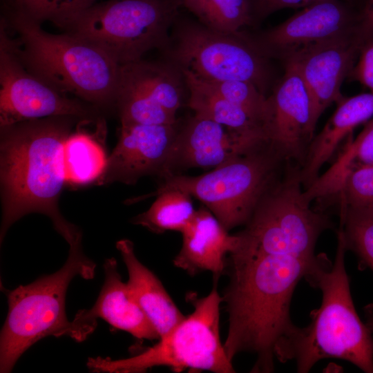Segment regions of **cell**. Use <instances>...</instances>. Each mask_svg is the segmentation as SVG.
<instances>
[{"instance_id":"obj_10","label":"cell","mask_w":373,"mask_h":373,"mask_svg":"<svg viewBox=\"0 0 373 373\" xmlns=\"http://www.w3.org/2000/svg\"><path fill=\"white\" fill-rule=\"evenodd\" d=\"M299 169L290 167L285 178L264 195L245 228L236 233L240 245L299 257L316 255L318 238L334 224L304 201Z\"/></svg>"},{"instance_id":"obj_27","label":"cell","mask_w":373,"mask_h":373,"mask_svg":"<svg viewBox=\"0 0 373 373\" xmlns=\"http://www.w3.org/2000/svg\"><path fill=\"white\" fill-rule=\"evenodd\" d=\"M373 164V119L352 142H349L334 164L315 182L323 195L338 193L347 176L355 169Z\"/></svg>"},{"instance_id":"obj_34","label":"cell","mask_w":373,"mask_h":373,"mask_svg":"<svg viewBox=\"0 0 373 373\" xmlns=\"http://www.w3.org/2000/svg\"><path fill=\"white\" fill-rule=\"evenodd\" d=\"M355 32L363 44L373 38V0H366L364 7L357 17Z\"/></svg>"},{"instance_id":"obj_33","label":"cell","mask_w":373,"mask_h":373,"mask_svg":"<svg viewBox=\"0 0 373 373\" xmlns=\"http://www.w3.org/2000/svg\"><path fill=\"white\" fill-rule=\"evenodd\" d=\"M366 41L359 60L350 75L373 93V38Z\"/></svg>"},{"instance_id":"obj_2","label":"cell","mask_w":373,"mask_h":373,"mask_svg":"<svg viewBox=\"0 0 373 373\" xmlns=\"http://www.w3.org/2000/svg\"><path fill=\"white\" fill-rule=\"evenodd\" d=\"M82 122H88L56 116L0 127L1 244L14 223L34 213L48 216L69 245L82 238L59 208L66 184L64 144Z\"/></svg>"},{"instance_id":"obj_22","label":"cell","mask_w":373,"mask_h":373,"mask_svg":"<svg viewBox=\"0 0 373 373\" xmlns=\"http://www.w3.org/2000/svg\"><path fill=\"white\" fill-rule=\"evenodd\" d=\"M122 70L156 104L176 115L186 93L182 70L170 61L143 59L121 65Z\"/></svg>"},{"instance_id":"obj_16","label":"cell","mask_w":373,"mask_h":373,"mask_svg":"<svg viewBox=\"0 0 373 373\" xmlns=\"http://www.w3.org/2000/svg\"><path fill=\"white\" fill-rule=\"evenodd\" d=\"M265 144L262 138L236 133L194 114L179 128L163 177L175 168H216Z\"/></svg>"},{"instance_id":"obj_17","label":"cell","mask_w":373,"mask_h":373,"mask_svg":"<svg viewBox=\"0 0 373 373\" xmlns=\"http://www.w3.org/2000/svg\"><path fill=\"white\" fill-rule=\"evenodd\" d=\"M104 282L99 295L89 309L79 310L72 321L73 339L84 341L95 329L96 319L102 318L113 327L127 332L135 338L160 339V336L124 283L114 258L104 261Z\"/></svg>"},{"instance_id":"obj_1","label":"cell","mask_w":373,"mask_h":373,"mask_svg":"<svg viewBox=\"0 0 373 373\" xmlns=\"http://www.w3.org/2000/svg\"><path fill=\"white\" fill-rule=\"evenodd\" d=\"M270 253L236 243L226 258L228 283L221 295L228 315L224 343L231 361L256 356L251 372L274 370V347L293 324L290 305L299 281L316 259Z\"/></svg>"},{"instance_id":"obj_31","label":"cell","mask_w":373,"mask_h":373,"mask_svg":"<svg viewBox=\"0 0 373 373\" xmlns=\"http://www.w3.org/2000/svg\"><path fill=\"white\" fill-rule=\"evenodd\" d=\"M338 194L341 201L340 213L347 207L373 211V164L351 172Z\"/></svg>"},{"instance_id":"obj_19","label":"cell","mask_w":373,"mask_h":373,"mask_svg":"<svg viewBox=\"0 0 373 373\" xmlns=\"http://www.w3.org/2000/svg\"><path fill=\"white\" fill-rule=\"evenodd\" d=\"M322 131L308 147L299 176L305 190L319 176V171L341 142L360 124L373 116V93L343 97Z\"/></svg>"},{"instance_id":"obj_4","label":"cell","mask_w":373,"mask_h":373,"mask_svg":"<svg viewBox=\"0 0 373 373\" xmlns=\"http://www.w3.org/2000/svg\"><path fill=\"white\" fill-rule=\"evenodd\" d=\"M1 21L30 72L98 108L115 106L121 65L99 45L70 32H48L40 23L8 9Z\"/></svg>"},{"instance_id":"obj_18","label":"cell","mask_w":373,"mask_h":373,"mask_svg":"<svg viewBox=\"0 0 373 373\" xmlns=\"http://www.w3.org/2000/svg\"><path fill=\"white\" fill-rule=\"evenodd\" d=\"M228 231L207 207L195 210L181 232L182 245L173 265L191 276L210 271L218 280L224 274L227 256L236 242V235Z\"/></svg>"},{"instance_id":"obj_14","label":"cell","mask_w":373,"mask_h":373,"mask_svg":"<svg viewBox=\"0 0 373 373\" xmlns=\"http://www.w3.org/2000/svg\"><path fill=\"white\" fill-rule=\"evenodd\" d=\"M173 124H121L117 143L95 184L136 183L143 176L163 177L179 131Z\"/></svg>"},{"instance_id":"obj_6","label":"cell","mask_w":373,"mask_h":373,"mask_svg":"<svg viewBox=\"0 0 373 373\" xmlns=\"http://www.w3.org/2000/svg\"><path fill=\"white\" fill-rule=\"evenodd\" d=\"M218 280L214 279L207 296L193 298L191 295L193 312L153 347L125 359L91 358L87 367L92 372L110 373L141 372L156 366H166L175 372L189 369L235 372L220 339L222 297L217 290Z\"/></svg>"},{"instance_id":"obj_28","label":"cell","mask_w":373,"mask_h":373,"mask_svg":"<svg viewBox=\"0 0 373 373\" xmlns=\"http://www.w3.org/2000/svg\"><path fill=\"white\" fill-rule=\"evenodd\" d=\"M97 0H9L7 9L41 23L50 21L63 29Z\"/></svg>"},{"instance_id":"obj_32","label":"cell","mask_w":373,"mask_h":373,"mask_svg":"<svg viewBox=\"0 0 373 373\" xmlns=\"http://www.w3.org/2000/svg\"><path fill=\"white\" fill-rule=\"evenodd\" d=\"M320 1L322 0H251L254 26L279 10L305 8Z\"/></svg>"},{"instance_id":"obj_26","label":"cell","mask_w":373,"mask_h":373,"mask_svg":"<svg viewBox=\"0 0 373 373\" xmlns=\"http://www.w3.org/2000/svg\"><path fill=\"white\" fill-rule=\"evenodd\" d=\"M121 124H173L174 115L151 99L122 70L115 102Z\"/></svg>"},{"instance_id":"obj_24","label":"cell","mask_w":373,"mask_h":373,"mask_svg":"<svg viewBox=\"0 0 373 373\" xmlns=\"http://www.w3.org/2000/svg\"><path fill=\"white\" fill-rule=\"evenodd\" d=\"M182 9L204 26L236 33L254 26L251 0H178Z\"/></svg>"},{"instance_id":"obj_15","label":"cell","mask_w":373,"mask_h":373,"mask_svg":"<svg viewBox=\"0 0 373 373\" xmlns=\"http://www.w3.org/2000/svg\"><path fill=\"white\" fill-rule=\"evenodd\" d=\"M361 42L353 32L298 52L292 61L308 90L315 126L324 111L343 96L341 85L350 74Z\"/></svg>"},{"instance_id":"obj_20","label":"cell","mask_w":373,"mask_h":373,"mask_svg":"<svg viewBox=\"0 0 373 373\" xmlns=\"http://www.w3.org/2000/svg\"><path fill=\"white\" fill-rule=\"evenodd\" d=\"M126 265L127 285L139 305L154 327L160 338L166 336L186 316L180 311L158 278L137 258L134 245L128 239L117 242Z\"/></svg>"},{"instance_id":"obj_5","label":"cell","mask_w":373,"mask_h":373,"mask_svg":"<svg viewBox=\"0 0 373 373\" xmlns=\"http://www.w3.org/2000/svg\"><path fill=\"white\" fill-rule=\"evenodd\" d=\"M69 246L60 269L8 292V312L0 336L1 373L10 372L21 356L43 338H73V325L65 308L67 289L77 276L92 279L96 265L84 254L82 239Z\"/></svg>"},{"instance_id":"obj_21","label":"cell","mask_w":373,"mask_h":373,"mask_svg":"<svg viewBox=\"0 0 373 373\" xmlns=\"http://www.w3.org/2000/svg\"><path fill=\"white\" fill-rule=\"evenodd\" d=\"M182 70L188 91L187 104L195 115L214 121L236 133L266 141L261 124L222 97L208 83L188 70Z\"/></svg>"},{"instance_id":"obj_23","label":"cell","mask_w":373,"mask_h":373,"mask_svg":"<svg viewBox=\"0 0 373 373\" xmlns=\"http://www.w3.org/2000/svg\"><path fill=\"white\" fill-rule=\"evenodd\" d=\"M108 157L98 137L77 128L63 146L66 184L72 186L96 184L106 169Z\"/></svg>"},{"instance_id":"obj_25","label":"cell","mask_w":373,"mask_h":373,"mask_svg":"<svg viewBox=\"0 0 373 373\" xmlns=\"http://www.w3.org/2000/svg\"><path fill=\"white\" fill-rule=\"evenodd\" d=\"M156 196L148 210L133 217L131 222L157 233L166 231L181 233L195 211L191 196L178 190L165 191Z\"/></svg>"},{"instance_id":"obj_3","label":"cell","mask_w":373,"mask_h":373,"mask_svg":"<svg viewBox=\"0 0 373 373\" xmlns=\"http://www.w3.org/2000/svg\"><path fill=\"white\" fill-rule=\"evenodd\" d=\"M336 233L334 262L325 254H317L304 277L312 287L321 290V306L311 312L308 325L293 323L274 347L275 358L283 363L294 361L299 373L309 372L327 358L344 360L373 373V335L354 307L345 266L347 249L342 227Z\"/></svg>"},{"instance_id":"obj_12","label":"cell","mask_w":373,"mask_h":373,"mask_svg":"<svg viewBox=\"0 0 373 373\" xmlns=\"http://www.w3.org/2000/svg\"><path fill=\"white\" fill-rule=\"evenodd\" d=\"M356 22L349 1L322 0L278 26L260 33H247L268 57L285 60L295 53L354 32Z\"/></svg>"},{"instance_id":"obj_11","label":"cell","mask_w":373,"mask_h":373,"mask_svg":"<svg viewBox=\"0 0 373 373\" xmlns=\"http://www.w3.org/2000/svg\"><path fill=\"white\" fill-rule=\"evenodd\" d=\"M97 107L70 97L30 72L14 49L10 34L0 26V127L56 116L88 122L99 119Z\"/></svg>"},{"instance_id":"obj_9","label":"cell","mask_w":373,"mask_h":373,"mask_svg":"<svg viewBox=\"0 0 373 373\" xmlns=\"http://www.w3.org/2000/svg\"><path fill=\"white\" fill-rule=\"evenodd\" d=\"M182 10L178 0H108L95 3L63 29L99 45L120 65L168 45Z\"/></svg>"},{"instance_id":"obj_13","label":"cell","mask_w":373,"mask_h":373,"mask_svg":"<svg viewBox=\"0 0 373 373\" xmlns=\"http://www.w3.org/2000/svg\"><path fill=\"white\" fill-rule=\"evenodd\" d=\"M281 81L268 97L269 119L264 131L267 143L285 161L300 167L316 128L310 97L296 64L286 60Z\"/></svg>"},{"instance_id":"obj_7","label":"cell","mask_w":373,"mask_h":373,"mask_svg":"<svg viewBox=\"0 0 373 373\" xmlns=\"http://www.w3.org/2000/svg\"><path fill=\"white\" fill-rule=\"evenodd\" d=\"M160 52L164 59L200 79L247 81L265 95L272 77L270 58L254 45L247 32L214 30L181 10L168 45Z\"/></svg>"},{"instance_id":"obj_8","label":"cell","mask_w":373,"mask_h":373,"mask_svg":"<svg viewBox=\"0 0 373 373\" xmlns=\"http://www.w3.org/2000/svg\"><path fill=\"white\" fill-rule=\"evenodd\" d=\"M283 160L265 144L198 176L171 173L156 191L178 190L200 200L227 230L246 224L273 186L278 164Z\"/></svg>"},{"instance_id":"obj_30","label":"cell","mask_w":373,"mask_h":373,"mask_svg":"<svg viewBox=\"0 0 373 373\" xmlns=\"http://www.w3.org/2000/svg\"><path fill=\"white\" fill-rule=\"evenodd\" d=\"M204 82L265 127L269 116V98L254 84L242 80Z\"/></svg>"},{"instance_id":"obj_29","label":"cell","mask_w":373,"mask_h":373,"mask_svg":"<svg viewBox=\"0 0 373 373\" xmlns=\"http://www.w3.org/2000/svg\"><path fill=\"white\" fill-rule=\"evenodd\" d=\"M340 227L347 249L357 256L360 265L373 271V211L347 207L340 214Z\"/></svg>"},{"instance_id":"obj_35","label":"cell","mask_w":373,"mask_h":373,"mask_svg":"<svg viewBox=\"0 0 373 373\" xmlns=\"http://www.w3.org/2000/svg\"><path fill=\"white\" fill-rule=\"evenodd\" d=\"M365 324L373 335V303L368 304L364 307Z\"/></svg>"}]
</instances>
